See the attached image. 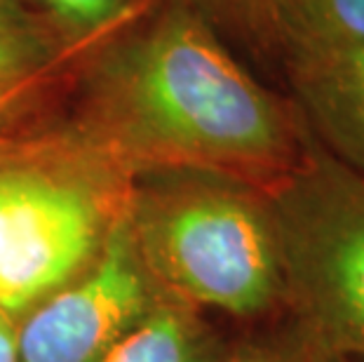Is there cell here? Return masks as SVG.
<instances>
[{
	"mask_svg": "<svg viewBox=\"0 0 364 362\" xmlns=\"http://www.w3.org/2000/svg\"><path fill=\"white\" fill-rule=\"evenodd\" d=\"M68 85L66 122L129 174L205 169L270 191L313 139L296 104L254 78L186 0L132 19Z\"/></svg>",
	"mask_w": 364,
	"mask_h": 362,
	"instance_id": "1",
	"label": "cell"
},
{
	"mask_svg": "<svg viewBox=\"0 0 364 362\" xmlns=\"http://www.w3.org/2000/svg\"><path fill=\"white\" fill-rule=\"evenodd\" d=\"M125 219L162 294L242 327L284 315L270 191L205 169H153L132 179Z\"/></svg>",
	"mask_w": 364,
	"mask_h": 362,
	"instance_id": "2",
	"label": "cell"
},
{
	"mask_svg": "<svg viewBox=\"0 0 364 362\" xmlns=\"http://www.w3.org/2000/svg\"><path fill=\"white\" fill-rule=\"evenodd\" d=\"M134 174L48 115L0 144V313L12 322L78 275L127 210Z\"/></svg>",
	"mask_w": 364,
	"mask_h": 362,
	"instance_id": "3",
	"label": "cell"
},
{
	"mask_svg": "<svg viewBox=\"0 0 364 362\" xmlns=\"http://www.w3.org/2000/svg\"><path fill=\"white\" fill-rule=\"evenodd\" d=\"M270 198L284 313L324 356L364 358V174L311 139L306 158Z\"/></svg>",
	"mask_w": 364,
	"mask_h": 362,
	"instance_id": "4",
	"label": "cell"
},
{
	"mask_svg": "<svg viewBox=\"0 0 364 362\" xmlns=\"http://www.w3.org/2000/svg\"><path fill=\"white\" fill-rule=\"evenodd\" d=\"M160 297L122 214L102 252L78 275L14 320L17 360L99 362Z\"/></svg>",
	"mask_w": 364,
	"mask_h": 362,
	"instance_id": "5",
	"label": "cell"
},
{
	"mask_svg": "<svg viewBox=\"0 0 364 362\" xmlns=\"http://www.w3.org/2000/svg\"><path fill=\"white\" fill-rule=\"evenodd\" d=\"M282 68L313 139L364 174V45L304 48Z\"/></svg>",
	"mask_w": 364,
	"mask_h": 362,
	"instance_id": "6",
	"label": "cell"
},
{
	"mask_svg": "<svg viewBox=\"0 0 364 362\" xmlns=\"http://www.w3.org/2000/svg\"><path fill=\"white\" fill-rule=\"evenodd\" d=\"M97 45L73 43L21 0H0V104L61 92Z\"/></svg>",
	"mask_w": 364,
	"mask_h": 362,
	"instance_id": "7",
	"label": "cell"
},
{
	"mask_svg": "<svg viewBox=\"0 0 364 362\" xmlns=\"http://www.w3.org/2000/svg\"><path fill=\"white\" fill-rule=\"evenodd\" d=\"M223 341L212 315L162 294L99 362H214Z\"/></svg>",
	"mask_w": 364,
	"mask_h": 362,
	"instance_id": "8",
	"label": "cell"
},
{
	"mask_svg": "<svg viewBox=\"0 0 364 362\" xmlns=\"http://www.w3.org/2000/svg\"><path fill=\"white\" fill-rule=\"evenodd\" d=\"M219 33H230L252 52L284 61L299 43L308 0H186Z\"/></svg>",
	"mask_w": 364,
	"mask_h": 362,
	"instance_id": "9",
	"label": "cell"
},
{
	"mask_svg": "<svg viewBox=\"0 0 364 362\" xmlns=\"http://www.w3.org/2000/svg\"><path fill=\"white\" fill-rule=\"evenodd\" d=\"M322 358L313 339L284 313L226 336L214 362H322Z\"/></svg>",
	"mask_w": 364,
	"mask_h": 362,
	"instance_id": "10",
	"label": "cell"
},
{
	"mask_svg": "<svg viewBox=\"0 0 364 362\" xmlns=\"http://www.w3.org/2000/svg\"><path fill=\"white\" fill-rule=\"evenodd\" d=\"M38 12L50 19L73 43L97 45L125 28L141 14V0H33Z\"/></svg>",
	"mask_w": 364,
	"mask_h": 362,
	"instance_id": "11",
	"label": "cell"
},
{
	"mask_svg": "<svg viewBox=\"0 0 364 362\" xmlns=\"http://www.w3.org/2000/svg\"><path fill=\"white\" fill-rule=\"evenodd\" d=\"M334 45H364V0H308L304 31L289 55Z\"/></svg>",
	"mask_w": 364,
	"mask_h": 362,
	"instance_id": "12",
	"label": "cell"
},
{
	"mask_svg": "<svg viewBox=\"0 0 364 362\" xmlns=\"http://www.w3.org/2000/svg\"><path fill=\"white\" fill-rule=\"evenodd\" d=\"M57 97L59 92H50V95H31L0 104V144L10 142L12 137L52 115L50 106Z\"/></svg>",
	"mask_w": 364,
	"mask_h": 362,
	"instance_id": "13",
	"label": "cell"
},
{
	"mask_svg": "<svg viewBox=\"0 0 364 362\" xmlns=\"http://www.w3.org/2000/svg\"><path fill=\"white\" fill-rule=\"evenodd\" d=\"M0 362H19L17 341H14V322L0 313Z\"/></svg>",
	"mask_w": 364,
	"mask_h": 362,
	"instance_id": "14",
	"label": "cell"
},
{
	"mask_svg": "<svg viewBox=\"0 0 364 362\" xmlns=\"http://www.w3.org/2000/svg\"><path fill=\"white\" fill-rule=\"evenodd\" d=\"M322 362H364V358H355V356H324Z\"/></svg>",
	"mask_w": 364,
	"mask_h": 362,
	"instance_id": "15",
	"label": "cell"
}]
</instances>
